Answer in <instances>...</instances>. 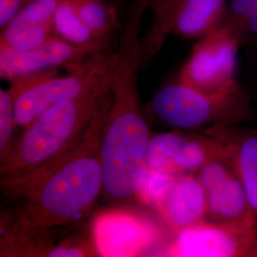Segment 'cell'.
I'll list each match as a JSON object with an SVG mask.
<instances>
[{"mask_svg":"<svg viewBox=\"0 0 257 257\" xmlns=\"http://www.w3.org/2000/svg\"><path fill=\"white\" fill-rule=\"evenodd\" d=\"M110 94L74 145L30 175L1 179L14 203L1 220V242L72 226L93 210L103 193L102 134Z\"/></svg>","mask_w":257,"mask_h":257,"instance_id":"cell-1","label":"cell"},{"mask_svg":"<svg viewBox=\"0 0 257 257\" xmlns=\"http://www.w3.org/2000/svg\"><path fill=\"white\" fill-rule=\"evenodd\" d=\"M150 0H134L122 32L110 83L101 141L103 195L113 204L138 200L146 176L151 132L142 114L138 73L142 64L141 20Z\"/></svg>","mask_w":257,"mask_h":257,"instance_id":"cell-2","label":"cell"},{"mask_svg":"<svg viewBox=\"0 0 257 257\" xmlns=\"http://www.w3.org/2000/svg\"><path fill=\"white\" fill-rule=\"evenodd\" d=\"M111 76L37 116L0 162L1 179L30 175L72 147L110 95Z\"/></svg>","mask_w":257,"mask_h":257,"instance_id":"cell-3","label":"cell"},{"mask_svg":"<svg viewBox=\"0 0 257 257\" xmlns=\"http://www.w3.org/2000/svg\"><path fill=\"white\" fill-rule=\"evenodd\" d=\"M152 109L169 126L195 130L237 124L248 116V100L241 87L225 93L207 94L178 82L156 92Z\"/></svg>","mask_w":257,"mask_h":257,"instance_id":"cell-4","label":"cell"},{"mask_svg":"<svg viewBox=\"0 0 257 257\" xmlns=\"http://www.w3.org/2000/svg\"><path fill=\"white\" fill-rule=\"evenodd\" d=\"M117 51L103 49L86 59L65 67L69 74L49 76L16 95L15 120L18 128H26L42 112L60 102L75 97L112 74ZM11 89V88H10Z\"/></svg>","mask_w":257,"mask_h":257,"instance_id":"cell-5","label":"cell"},{"mask_svg":"<svg viewBox=\"0 0 257 257\" xmlns=\"http://www.w3.org/2000/svg\"><path fill=\"white\" fill-rule=\"evenodd\" d=\"M227 5V0H150L154 20L141 39L142 63L156 55L170 34L200 39L220 27Z\"/></svg>","mask_w":257,"mask_h":257,"instance_id":"cell-6","label":"cell"},{"mask_svg":"<svg viewBox=\"0 0 257 257\" xmlns=\"http://www.w3.org/2000/svg\"><path fill=\"white\" fill-rule=\"evenodd\" d=\"M241 42L223 26L198 39L183 65L178 82L207 94L236 90L237 55Z\"/></svg>","mask_w":257,"mask_h":257,"instance_id":"cell-7","label":"cell"},{"mask_svg":"<svg viewBox=\"0 0 257 257\" xmlns=\"http://www.w3.org/2000/svg\"><path fill=\"white\" fill-rule=\"evenodd\" d=\"M257 218L237 223L204 220L174 233L162 253L168 256L248 257Z\"/></svg>","mask_w":257,"mask_h":257,"instance_id":"cell-8","label":"cell"},{"mask_svg":"<svg viewBox=\"0 0 257 257\" xmlns=\"http://www.w3.org/2000/svg\"><path fill=\"white\" fill-rule=\"evenodd\" d=\"M91 235L97 255L104 257L138 256L155 247L162 236L154 221L125 208L98 213Z\"/></svg>","mask_w":257,"mask_h":257,"instance_id":"cell-9","label":"cell"},{"mask_svg":"<svg viewBox=\"0 0 257 257\" xmlns=\"http://www.w3.org/2000/svg\"><path fill=\"white\" fill-rule=\"evenodd\" d=\"M226 158L224 146L207 134L171 132L153 135L148 149L149 170L172 175H195L214 159Z\"/></svg>","mask_w":257,"mask_h":257,"instance_id":"cell-10","label":"cell"},{"mask_svg":"<svg viewBox=\"0 0 257 257\" xmlns=\"http://www.w3.org/2000/svg\"><path fill=\"white\" fill-rule=\"evenodd\" d=\"M195 175L207 195V220L237 223L254 216L245 188L227 158L210 161Z\"/></svg>","mask_w":257,"mask_h":257,"instance_id":"cell-11","label":"cell"},{"mask_svg":"<svg viewBox=\"0 0 257 257\" xmlns=\"http://www.w3.org/2000/svg\"><path fill=\"white\" fill-rule=\"evenodd\" d=\"M103 49H106V45H75L54 37L42 45L25 52L0 50V76L14 81L80 62Z\"/></svg>","mask_w":257,"mask_h":257,"instance_id":"cell-12","label":"cell"},{"mask_svg":"<svg viewBox=\"0 0 257 257\" xmlns=\"http://www.w3.org/2000/svg\"><path fill=\"white\" fill-rule=\"evenodd\" d=\"M61 0H35L1 28L0 50L25 52L55 37V12Z\"/></svg>","mask_w":257,"mask_h":257,"instance_id":"cell-13","label":"cell"},{"mask_svg":"<svg viewBox=\"0 0 257 257\" xmlns=\"http://www.w3.org/2000/svg\"><path fill=\"white\" fill-rule=\"evenodd\" d=\"M156 210L173 232L207 220V195L197 176L176 175Z\"/></svg>","mask_w":257,"mask_h":257,"instance_id":"cell-14","label":"cell"},{"mask_svg":"<svg viewBox=\"0 0 257 257\" xmlns=\"http://www.w3.org/2000/svg\"><path fill=\"white\" fill-rule=\"evenodd\" d=\"M235 125L214 126L207 134L224 146L226 158L243 184L250 210L257 218V131Z\"/></svg>","mask_w":257,"mask_h":257,"instance_id":"cell-15","label":"cell"},{"mask_svg":"<svg viewBox=\"0 0 257 257\" xmlns=\"http://www.w3.org/2000/svg\"><path fill=\"white\" fill-rule=\"evenodd\" d=\"M78 15L101 42L107 43L118 28V16L108 0H73Z\"/></svg>","mask_w":257,"mask_h":257,"instance_id":"cell-16","label":"cell"},{"mask_svg":"<svg viewBox=\"0 0 257 257\" xmlns=\"http://www.w3.org/2000/svg\"><path fill=\"white\" fill-rule=\"evenodd\" d=\"M221 26L237 37L241 45L257 46V0H230Z\"/></svg>","mask_w":257,"mask_h":257,"instance_id":"cell-17","label":"cell"},{"mask_svg":"<svg viewBox=\"0 0 257 257\" xmlns=\"http://www.w3.org/2000/svg\"><path fill=\"white\" fill-rule=\"evenodd\" d=\"M55 35L75 45L102 44L83 22L73 0H61L55 16Z\"/></svg>","mask_w":257,"mask_h":257,"instance_id":"cell-18","label":"cell"},{"mask_svg":"<svg viewBox=\"0 0 257 257\" xmlns=\"http://www.w3.org/2000/svg\"><path fill=\"white\" fill-rule=\"evenodd\" d=\"M15 101L16 95L11 89L0 90V162L8 156L15 144L13 141L14 128L17 127Z\"/></svg>","mask_w":257,"mask_h":257,"instance_id":"cell-19","label":"cell"},{"mask_svg":"<svg viewBox=\"0 0 257 257\" xmlns=\"http://www.w3.org/2000/svg\"><path fill=\"white\" fill-rule=\"evenodd\" d=\"M175 176L176 175L149 170L138 193V200L156 209L174 182Z\"/></svg>","mask_w":257,"mask_h":257,"instance_id":"cell-20","label":"cell"},{"mask_svg":"<svg viewBox=\"0 0 257 257\" xmlns=\"http://www.w3.org/2000/svg\"><path fill=\"white\" fill-rule=\"evenodd\" d=\"M33 1L35 0H0V29Z\"/></svg>","mask_w":257,"mask_h":257,"instance_id":"cell-21","label":"cell"},{"mask_svg":"<svg viewBox=\"0 0 257 257\" xmlns=\"http://www.w3.org/2000/svg\"><path fill=\"white\" fill-rule=\"evenodd\" d=\"M248 257H257V224L253 231V236L251 239L250 247L248 249Z\"/></svg>","mask_w":257,"mask_h":257,"instance_id":"cell-22","label":"cell"}]
</instances>
